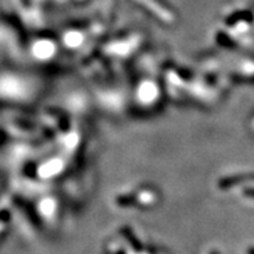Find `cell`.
I'll use <instances>...</instances> for the list:
<instances>
[{"label": "cell", "instance_id": "obj_1", "mask_svg": "<svg viewBox=\"0 0 254 254\" xmlns=\"http://www.w3.org/2000/svg\"><path fill=\"white\" fill-rule=\"evenodd\" d=\"M124 232H125V236H127L128 240L131 241V244L133 245L134 249H136V251H137V252L141 251V249H142V247H141V245H140V243H138V241H137V239L134 238L133 234H132V232L129 231L128 228H124Z\"/></svg>", "mask_w": 254, "mask_h": 254}, {"label": "cell", "instance_id": "obj_2", "mask_svg": "<svg viewBox=\"0 0 254 254\" xmlns=\"http://www.w3.org/2000/svg\"><path fill=\"white\" fill-rule=\"evenodd\" d=\"M249 254H254V249H249V252H248Z\"/></svg>", "mask_w": 254, "mask_h": 254}, {"label": "cell", "instance_id": "obj_3", "mask_svg": "<svg viewBox=\"0 0 254 254\" xmlns=\"http://www.w3.org/2000/svg\"><path fill=\"white\" fill-rule=\"evenodd\" d=\"M210 254H219V253L217 251H214V252H212V253H210Z\"/></svg>", "mask_w": 254, "mask_h": 254}]
</instances>
